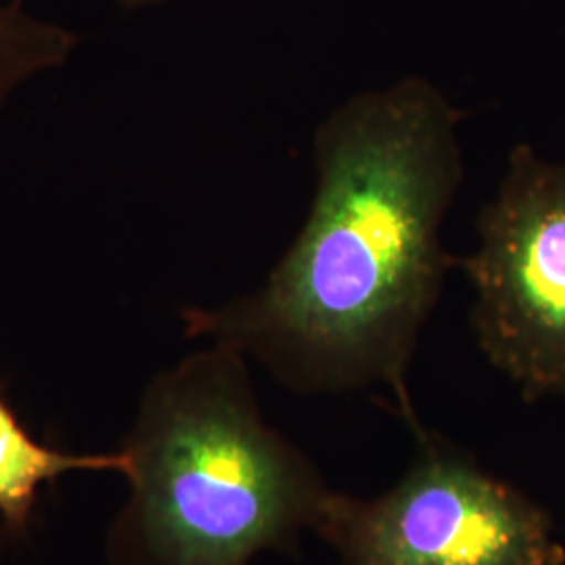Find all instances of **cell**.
<instances>
[{
	"label": "cell",
	"instance_id": "277c9868",
	"mask_svg": "<svg viewBox=\"0 0 565 565\" xmlns=\"http://www.w3.org/2000/svg\"><path fill=\"white\" fill-rule=\"evenodd\" d=\"M476 235L455 258L473 342L527 403L565 401V166L518 145Z\"/></svg>",
	"mask_w": 565,
	"mask_h": 565
},
{
	"label": "cell",
	"instance_id": "7a4b0ae2",
	"mask_svg": "<svg viewBox=\"0 0 565 565\" xmlns=\"http://www.w3.org/2000/svg\"><path fill=\"white\" fill-rule=\"evenodd\" d=\"M109 565H252L298 553L333 486L264 417L249 361L205 343L160 371L124 436Z\"/></svg>",
	"mask_w": 565,
	"mask_h": 565
},
{
	"label": "cell",
	"instance_id": "52a82bcc",
	"mask_svg": "<svg viewBox=\"0 0 565 565\" xmlns=\"http://www.w3.org/2000/svg\"><path fill=\"white\" fill-rule=\"evenodd\" d=\"M121 7H126V9H142V7H153V4H160V2H166V0H118Z\"/></svg>",
	"mask_w": 565,
	"mask_h": 565
},
{
	"label": "cell",
	"instance_id": "6da1fadb",
	"mask_svg": "<svg viewBox=\"0 0 565 565\" xmlns=\"http://www.w3.org/2000/svg\"><path fill=\"white\" fill-rule=\"evenodd\" d=\"M463 118L424 76L331 109L302 228L254 291L184 308V335L242 352L298 396L385 390L422 431L408 373L455 268L443 228L465 181Z\"/></svg>",
	"mask_w": 565,
	"mask_h": 565
},
{
	"label": "cell",
	"instance_id": "5b68a950",
	"mask_svg": "<svg viewBox=\"0 0 565 565\" xmlns=\"http://www.w3.org/2000/svg\"><path fill=\"white\" fill-rule=\"evenodd\" d=\"M72 471L126 473V455H70L36 443L0 394V518L23 532L34 513L42 486Z\"/></svg>",
	"mask_w": 565,
	"mask_h": 565
},
{
	"label": "cell",
	"instance_id": "3957f363",
	"mask_svg": "<svg viewBox=\"0 0 565 565\" xmlns=\"http://www.w3.org/2000/svg\"><path fill=\"white\" fill-rule=\"evenodd\" d=\"M377 497L331 490L312 534L338 565H564L545 507L424 427Z\"/></svg>",
	"mask_w": 565,
	"mask_h": 565
},
{
	"label": "cell",
	"instance_id": "8992f818",
	"mask_svg": "<svg viewBox=\"0 0 565 565\" xmlns=\"http://www.w3.org/2000/svg\"><path fill=\"white\" fill-rule=\"evenodd\" d=\"M78 42L72 30L25 11L21 0L0 4V109L21 84L70 60Z\"/></svg>",
	"mask_w": 565,
	"mask_h": 565
}]
</instances>
